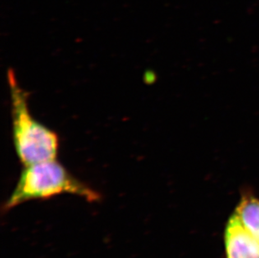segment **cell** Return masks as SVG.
Segmentation results:
<instances>
[{"label":"cell","instance_id":"obj_1","mask_svg":"<svg viewBox=\"0 0 259 258\" xmlns=\"http://www.w3.org/2000/svg\"><path fill=\"white\" fill-rule=\"evenodd\" d=\"M76 195L98 202L101 195L72 176L57 159L24 166L15 189L3 205L4 212L31 200H49L61 195Z\"/></svg>","mask_w":259,"mask_h":258},{"label":"cell","instance_id":"obj_2","mask_svg":"<svg viewBox=\"0 0 259 258\" xmlns=\"http://www.w3.org/2000/svg\"><path fill=\"white\" fill-rule=\"evenodd\" d=\"M13 143L23 166L57 159L59 138L56 132L35 119L29 111L28 94L20 87L15 71L9 70Z\"/></svg>","mask_w":259,"mask_h":258},{"label":"cell","instance_id":"obj_3","mask_svg":"<svg viewBox=\"0 0 259 258\" xmlns=\"http://www.w3.org/2000/svg\"><path fill=\"white\" fill-rule=\"evenodd\" d=\"M225 258H259V243L233 212L224 229Z\"/></svg>","mask_w":259,"mask_h":258},{"label":"cell","instance_id":"obj_4","mask_svg":"<svg viewBox=\"0 0 259 258\" xmlns=\"http://www.w3.org/2000/svg\"><path fill=\"white\" fill-rule=\"evenodd\" d=\"M234 212L245 229L259 243V198L249 190H243Z\"/></svg>","mask_w":259,"mask_h":258}]
</instances>
